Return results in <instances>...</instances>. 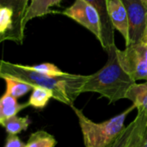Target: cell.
Wrapping results in <instances>:
<instances>
[{"instance_id": "6da1fadb", "label": "cell", "mask_w": 147, "mask_h": 147, "mask_svg": "<svg viewBox=\"0 0 147 147\" xmlns=\"http://www.w3.org/2000/svg\"><path fill=\"white\" fill-rule=\"evenodd\" d=\"M0 77H10L26 82L34 87H43L53 92V99L74 106V102L82 94L84 84L88 76L66 73L60 77H52L31 70L28 65L14 64L2 60L0 63Z\"/></svg>"}, {"instance_id": "7a4b0ae2", "label": "cell", "mask_w": 147, "mask_h": 147, "mask_svg": "<svg viewBox=\"0 0 147 147\" xmlns=\"http://www.w3.org/2000/svg\"><path fill=\"white\" fill-rule=\"evenodd\" d=\"M116 50V45L112 46L107 52L109 58L106 65L96 73L88 75L82 93H97L107 98L109 103L126 99L127 90L136 82L121 67Z\"/></svg>"}, {"instance_id": "3957f363", "label": "cell", "mask_w": 147, "mask_h": 147, "mask_svg": "<svg viewBox=\"0 0 147 147\" xmlns=\"http://www.w3.org/2000/svg\"><path fill=\"white\" fill-rule=\"evenodd\" d=\"M71 108L78 117L85 147L111 146L125 130L127 127L125 126V121L127 115L136 109L133 104L120 115L103 122L96 123L90 120L82 110L75 106Z\"/></svg>"}, {"instance_id": "277c9868", "label": "cell", "mask_w": 147, "mask_h": 147, "mask_svg": "<svg viewBox=\"0 0 147 147\" xmlns=\"http://www.w3.org/2000/svg\"><path fill=\"white\" fill-rule=\"evenodd\" d=\"M28 0H1L0 40L22 44Z\"/></svg>"}, {"instance_id": "5b68a950", "label": "cell", "mask_w": 147, "mask_h": 147, "mask_svg": "<svg viewBox=\"0 0 147 147\" xmlns=\"http://www.w3.org/2000/svg\"><path fill=\"white\" fill-rule=\"evenodd\" d=\"M116 52L121 67L135 82L147 80V44L132 43Z\"/></svg>"}, {"instance_id": "8992f818", "label": "cell", "mask_w": 147, "mask_h": 147, "mask_svg": "<svg viewBox=\"0 0 147 147\" xmlns=\"http://www.w3.org/2000/svg\"><path fill=\"white\" fill-rule=\"evenodd\" d=\"M60 13L87 28L99 41L101 40L102 29L100 16L91 4L84 0H75L71 6L66 8Z\"/></svg>"}, {"instance_id": "52a82bcc", "label": "cell", "mask_w": 147, "mask_h": 147, "mask_svg": "<svg viewBox=\"0 0 147 147\" xmlns=\"http://www.w3.org/2000/svg\"><path fill=\"white\" fill-rule=\"evenodd\" d=\"M129 20V45L142 41L147 22V8L141 0H121Z\"/></svg>"}, {"instance_id": "ba28073f", "label": "cell", "mask_w": 147, "mask_h": 147, "mask_svg": "<svg viewBox=\"0 0 147 147\" xmlns=\"http://www.w3.org/2000/svg\"><path fill=\"white\" fill-rule=\"evenodd\" d=\"M91 4L98 12L101 19L102 37L100 43L102 48L108 52L115 43V28L109 15V0H84Z\"/></svg>"}, {"instance_id": "9c48e42d", "label": "cell", "mask_w": 147, "mask_h": 147, "mask_svg": "<svg viewBox=\"0 0 147 147\" xmlns=\"http://www.w3.org/2000/svg\"><path fill=\"white\" fill-rule=\"evenodd\" d=\"M109 15L112 25L123 36L126 46L129 45V20L121 0L109 1Z\"/></svg>"}, {"instance_id": "30bf717a", "label": "cell", "mask_w": 147, "mask_h": 147, "mask_svg": "<svg viewBox=\"0 0 147 147\" xmlns=\"http://www.w3.org/2000/svg\"><path fill=\"white\" fill-rule=\"evenodd\" d=\"M28 7L24 19V25L33 18L40 17L47 14L54 13L50 8L53 6H59L62 0H28Z\"/></svg>"}, {"instance_id": "8fae6325", "label": "cell", "mask_w": 147, "mask_h": 147, "mask_svg": "<svg viewBox=\"0 0 147 147\" xmlns=\"http://www.w3.org/2000/svg\"><path fill=\"white\" fill-rule=\"evenodd\" d=\"M29 107L28 102L19 103L17 98L5 92L0 99V124L5 120L16 116L21 110Z\"/></svg>"}, {"instance_id": "7c38bea8", "label": "cell", "mask_w": 147, "mask_h": 147, "mask_svg": "<svg viewBox=\"0 0 147 147\" xmlns=\"http://www.w3.org/2000/svg\"><path fill=\"white\" fill-rule=\"evenodd\" d=\"M126 99L130 100L138 112L143 113L147 117V82L134 84L127 90Z\"/></svg>"}, {"instance_id": "4fadbf2b", "label": "cell", "mask_w": 147, "mask_h": 147, "mask_svg": "<svg viewBox=\"0 0 147 147\" xmlns=\"http://www.w3.org/2000/svg\"><path fill=\"white\" fill-rule=\"evenodd\" d=\"M53 92L43 87H34L28 100V105L36 109H44L50 99H53Z\"/></svg>"}, {"instance_id": "5bb4252c", "label": "cell", "mask_w": 147, "mask_h": 147, "mask_svg": "<svg viewBox=\"0 0 147 147\" xmlns=\"http://www.w3.org/2000/svg\"><path fill=\"white\" fill-rule=\"evenodd\" d=\"M2 78L5 81V84H6L5 92L9 93V95L13 96L16 98H19L26 95L29 91L33 90L34 88L33 85L26 82L20 81L10 77H3Z\"/></svg>"}, {"instance_id": "9a60e30c", "label": "cell", "mask_w": 147, "mask_h": 147, "mask_svg": "<svg viewBox=\"0 0 147 147\" xmlns=\"http://www.w3.org/2000/svg\"><path fill=\"white\" fill-rule=\"evenodd\" d=\"M30 124L31 121L29 120L28 116L18 117L16 115L5 120L1 123V126L5 129L7 134L16 135L22 131H26Z\"/></svg>"}, {"instance_id": "2e32d148", "label": "cell", "mask_w": 147, "mask_h": 147, "mask_svg": "<svg viewBox=\"0 0 147 147\" xmlns=\"http://www.w3.org/2000/svg\"><path fill=\"white\" fill-rule=\"evenodd\" d=\"M57 145V140L55 138L46 131L40 130L33 133L25 147H55Z\"/></svg>"}, {"instance_id": "e0dca14e", "label": "cell", "mask_w": 147, "mask_h": 147, "mask_svg": "<svg viewBox=\"0 0 147 147\" xmlns=\"http://www.w3.org/2000/svg\"><path fill=\"white\" fill-rule=\"evenodd\" d=\"M135 118L137 119V125L128 147H143L144 135L147 125V117L143 113L138 112Z\"/></svg>"}, {"instance_id": "ac0fdd59", "label": "cell", "mask_w": 147, "mask_h": 147, "mask_svg": "<svg viewBox=\"0 0 147 147\" xmlns=\"http://www.w3.org/2000/svg\"><path fill=\"white\" fill-rule=\"evenodd\" d=\"M136 125H137V119L135 118L130 124H128L126 127L122 134L118 137V139L110 147H128L129 143L133 138Z\"/></svg>"}, {"instance_id": "d6986e66", "label": "cell", "mask_w": 147, "mask_h": 147, "mask_svg": "<svg viewBox=\"0 0 147 147\" xmlns=\"http://www.w3.org/2000/svg\"><path fill=\"white\" fill-rule=\"evenodd\" d=\"M28 67L34 71H37L45 75L52 76V77H60L67 73V72L61 71L58 66H56L55 65L52 63H41V64L35 65H28Z\"/></svg>"}, {"instance_id": "ffe728a7", "label": "cell", "mask_w": 147, "mask_h": 147, "mask_svg": "<svg viewBox=\"0 0 147 147\" xmlns=\"http://www.w3.org/2000/svg\"><path fill=\"white\" fill-rule=\"evenodd\" d=\"M25 145L26 144H24L16 135L8 134L4 147H25Z\"/></svg>"}, {"instance_id": "44dd1931", "label": "cell", "mask_w": 147, "mask_h": 147, "mask_svg": "<svg viewBox=\"0 0 147 147\" xmlns=\"http://www.w3.org/2000/svg\"><path fill=\"white\" fill-rule=\"evenodd\" d=\"M142 42L147 44V22L146 26V29H145V32H144V34H143V38H142Z\"/></svg>"}, {"instance_id": "7402d4cb", "label": "cell", "mask_w": 147, "mask_h": 147, "mask_svg": "<svg viewBox=\"0 0 147 147\" xmlns=\"http://www.w3.org/2000/svg\"><path fill=\"white\" fill-rule=\"evenodd\" d=\"M143 147H147V125L145 131V135H144V143H143Z\"/></svg>"}, {"instance_id": "603a6c76", "label": "cell", "mask_w": 147, "mask_h": 147, "mask_svg": "<svg viewBox=\"0 0 147 147\" xmlns=\"http://www.w3.org/2000/svg\"><path fill=\"white\" fill-rule=\"evenodd\" d=\"M143 2V3L145 4V6L147 8V0H141Z\"/></svg>"}]
</instances>
